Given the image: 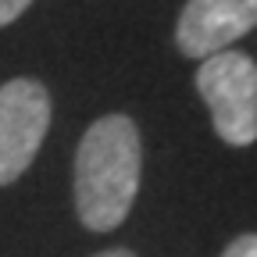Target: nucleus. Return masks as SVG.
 <instances>
[{
	"instance_id": "1",
	"label": "nucleus",
	"mask_w": 257,
	"mask_h": 257,
	"mask_svg": "<svg viewBox=\"0 0 257 257\" xmlns=\"http://www.w3.org/2000/svg\"><path fill=\"white\" fill-rule=\"evenodd\" d=\"M143 140L128 114L96 118L75 150V214L89 232H111L140 193Z\"/></svg>"
},
{
	"instance_id": "7",
	"label": "nucleus",
	"mask_w": 257,
	"mask_h": 257,
	"mask_svg": "<svg viewBox=\"0 0 257 257\" xmlns=\"http://www.w3.org/2000/svg\"><path fill=\"white\" fill-rule=\"evenodd\" d=\"M93 257H136V253L125 250V246H111V250H100V253H93Z\"/></svg>"
},
{
	"instance_id": "4",
	"label": "nucleus",
	"mask_w": 257,
	"mask_h": 257,
	"mask_svg": "<svg viewBox=\"0 0 257 257\" xmlns=\"http://www.w3.org/2000/svg\"><path fill=\"white\" fill-rule=\"evenodd\" d=\"M257 25V0H186L175 25V43L186 57L229 50Z\"/></svg>"
},
{
	"instance_id": "3",
	"label": "nucleus",
	"mask_w": 257,
	"mask_h": 257,
	"mask_svg": "<svg viewBox=\"0 0 257 257\" xmlns=\"http://www.w3.org/2000/svg\"><path fill=\"white\" fill-rule=\"evenodd\" d=\"M50 128V93L36 79L0 86V186H11L36 161Z\"/></svg>"
},
{
	"instance_id": "5",
	"label": "nucleus",
	"mask_w": 257,
	"mask_h": 257,
	"mask_svg": "<svg viewBox=\"0 0 257 257\" xmlns=\"http://www.w3.org/2000/svg\"><path fill=\"white\" fill-rule=\"evenodd\" d=\"M221 257H257V232H243L225 246Z\"/></svg>"
},
{
	"instance_id": "6",
	"label": "nucleus",
	"mask_w": 257,
	"mask_h": 257,
	"mask_svg": "<svg viewBox=\"0 0 257 257\" xmlns=\"http://www.w3.org/2000/svg\"><path fill=\"white\" fill-rule=\"evenodd\" d=\"M29 4H32V0H0V29L11 25V22H18L29 11Z\"/></svg>"
},
{
	"instance_id": "2",
	"label": "nucleus",
	"mask_w": 257,
	"mask_h": 257,
	"mask_svg": "<svg viewBox=\"0 0 257 257\" xmlns=\"http://www.w3.org/2000/svg\"><path fill=\"white\" fill-rule=\"evenodd\" d=\"M197 93L211 111L214 133L229 147L257 143V64L239 50H218L204 57Z\"/></svg>"
}]
</instances>
